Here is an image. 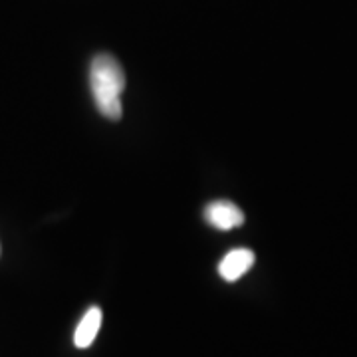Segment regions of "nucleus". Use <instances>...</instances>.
Instances as JSON below:
<instances>
[{
    "instance_id": "nucleus-2",
    "label": "nucleus",
    "mask_w": 357,
    "mask_h": 357,
    "mask_svg": "<svg viewBox=\"0 0 357 357\" xmlns=\"http://www.w3.org/2000/svg\"><path fill=\"white\" fill-rule=\"evenodd\" d=\"M204 220L217 230L238 229L244 225V213L230 201H215L204 206Z\"/></svg>"
},
{
    "instance_id": "nucleus-1",
    "label": "nucleus",
    "mask_w": 357,
    "mask_h": 357,
    "mask_svg": "<svg viewBox=\"0 0 357 357\" xmlns=\"http://www.w3.org/2000/svg\"><path fill=\"white\" fill-rule=\"evenodd\" d=\"M89 88L98 112L107 119H121V93L126 89V74L121 64L109 54H98L89 68Z\"/></svg>"
},
{
    "instance_id": "nucleus-4",
    "label": "nucleus",
    "mask_w": 357,
    "mask_h": 357,
    "mask_svg": "<svg viewBox=\"0 0 357 357\" xmlns=\"http://www.w3.org/2000/svg\"><path fill=\"white\" fill-rule=\"evenodd\" d=\"M100 328H102V310L98 306H91L82 316L76 328V333H74V344H76L77 349H86V347L93 344Z\"/></svg>"
},
{
    "instance_id": "nucleus-3",
    "label": "nucleus",
    "mask_w": 357,
    "mask_h": 357,
    "mask_svg": "<svg viewBox=\"0 0 357 357\" xmlns=\"http://www.w3.org/2000/svg\"><path fill=\"white\" fill-rule=\"evenodd\" d=\"M255 266V252L248 248H234L218 264V274L227 282H236Z\"/></svg>"
}]
</instances>
